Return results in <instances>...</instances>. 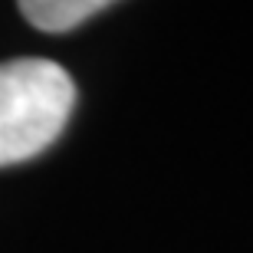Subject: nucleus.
<instances>
[{"label":"nucleus","instance_id":"1","mask_svg":"<svg viewBox=\"0 0 253 253\" xmlns=\"http://www.w3.org/2000/svg\"><path fill=\"white\" fill-rule=\"evenodd\" d=\"M76 85L53 59L0 63V168L43 155L63 135Z\"/></svg>","mask_w":253,"mask_h":253},{"label":"nucleus","instance_id":"2","mask_svg":"<svg viewBox=\"0 0 253 253\" xmlns=\"http://www.w3.org/2000/svg\"><path fill=\"white\" fill-rule=\"evenodd\" d=\"M20 13L43 33H66L79 23L92 20L115 0H17Z\"/></svg>","mask_w":253,"mask_h":253}]
</instances>
